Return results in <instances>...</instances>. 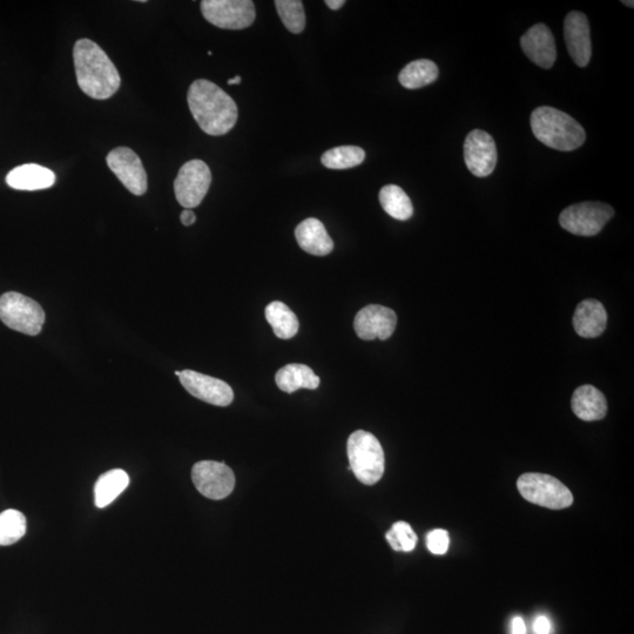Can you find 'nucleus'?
Masks as SVG:
<instances>
[{
    "label": "nucleus",
    "instance_id": "obj_1",
    "mask_svg": "<svg viewBox=\"0 0 634 634\" xmlns=\"http://www.w3.org/2000/svg\"><path fill=\"white\" fill-rule=\"evenodd\" d=\"M77 83L86 96L106 100L120 89L121 78L106 52L90 39H80L73 49Z\"/></svg>",
    "mask_w": 634,
    "mask_h": 634
},
{
    "label": "nucleus",
    "instance_id": "obj_2",
    "mask_svg": "<svg viewBox=\"0 0 634 634\" xmlns=\"http://www.w3.org/2000/svg\"><path fill=\"white\" fill-rule=\"evenodd\" d=\"M187 101L193 118L208 136H225L238 121L235 101L209 80H195L188 90Z\"/></svg>",
    "mask_w": 634,
    "mask_h": 634
},
{
    "label": "nucleus",
    "instance_id": "obj_3",
    "mask_svg": "<svg viewBox=\"0 0 634 634\" xmlns=\"http://www.w3.org/2000/svg\"><path fill=\"white\" fill-rule=\"evenodd\" d=\"M530 123L535 137L553 150L571 152L585 143L583 126L569 114L553 107H538L532 112Z\"/></svg>",
    "mask_w": 634,
    "mask_h": 634
},
{
    "label": "nucleus",
    "instance_id": "obj_4",
    "mask_svg": "<svg viewBox=\"0 0 634 634\" xmlns=\"http://www.w3.org/2000/svg\"><path fill=\"white\" fill-rule=\"evenodd\" d=\"M349 469L364 485H374L380 482L386 458L379 440L368 431L357 430L350 435L347 445Z\"/></svg>",
    "mask_w": 634,
    "mask_h": 634
},
{
    "label": "nucleus",
    "instance_id": "obj_5",
    "mask_svg": "<svg viewBox=\"0 0 634 634\" xmlns=\"http://www.w3.org/2000/svg\"><path fill=\"white\" fill-rule=\"evenodd\" d=\"M0 320L16 332L36 336L42 332L45 313L35 300L9 292L0 296Z\"/></svg>",
    "mask_w": 634,
    "mask_h": 634
},
{
    "label": "nucleus",
    "instance_id": "obj_6",
    "mask_svg": "<svg viewBox=\"0 0 634 634\" xmlns=\"http://www.w3.org/2000/svg\"><path fill=\"white\" fill-rule=\"evenodd\" d=\"M517 488L526 501L539 507L562 510L573 503L571 491L550 475L524 474L518 478Z\"/></svg>",
    "mask_w": 634,
    "mask_h": 634
},
{
    "label": "nucleus",
    "instance_id": "obj_7",
    "mask_svg": "<svg viewBox=\"0 0 634 634\" xmlns=\"http://www.w3.org/2000/svg\"><path fill=\"white\" fill-rule=\"evenodd\" d=\"M615 209L604 202L586 201L565 208L559 215V224L566 232L579 236H595L602 232Z\"/></svg>",
    "mask_w": 634,
    "mask_h": 634
},
{
    "label": "nucleus",
    "instance_id": "obj_8",
    "mask_svg": "<svg viewBox=\"0 0 634 634\" xmlns=\"http://www.w3.org/2000/svg\"><path fill=\"white\" fill-rule=\"evenodd\" d=\"M201 12L207 22L225 30H244L255 20L251 0H204Z\"/></svg>",
    "mask_w": 634,
    "mask_h": 634
},
{
    "label": "nucleus",
    "instance_id": "obj_9",
    "mask_svg": "<svg viewBox=\"0 0 634 634\" xmlns=\"http://www.w3.org/2000/svg\"><path fill=\"white\" fill-rule=\"evenodd\" d=\"M212 184V172L201 160H191L182 165L174 181V193L179 204L192 209L205 199Z\"/></svg>",
    "mask_w": 634,
    "mask_h": 634
},
{
    "label": "nucleus",
    "instance_id": "obj_10",
    "mask_svg": "<svg viewBox=\"0 0 634 634\" xmlns=\"http://www.w3.org/2000/svg\"><path fill=\"white\" fill-rule=\"evenodd\" d=\"M192 481L202 496L220 501L232 494L235 475L225 463L201 461L192 469Z\"/></svg>",
    "mask_w": 634,
    "mask_h": 634
},
{
    "label": "nucleus",
    "instance_id": "obj_11",
    "mask_svg": "<svg viewBox=\"0 0 634 634\" xmlns=\"http://www.w3.org/2000/svg\"><path fill=\"white\" fill-rule=\"evenodd\" d=\"M107 166L116 175L128 191L134 195L147 192V173L139 155L128 147L114 148L107 155Z\"/></svg>",
    "mask_w": 634,
    "mask_h": 634
},
{
    "label": "nucleus",
    "instance_id": "obj_12",
    "mask_svg": "<svg viewBox=\"0 0 634 634\" xmlns=\"http://www.w3.org/2000/svg\"><path fill=\"white\" fill-rule=\"evenodd\" d=\"M497 147L489 133L474 130L464 141V161L468 170L478 178L489 177L497 164Z\"/></svg>",
    "mask_w": 634,
    "mask_h": 634
},
{
    "label": "nucleus",
    "instance_id": "obj_13",
    "mask_svg": "<svg viewBox=\"0 0 634 634\" xmlns=\"http://www.w3.org/2000/svg\"><path fill=\"white\" fill-rule=\"evenodd\" d=\"M178 377L182 387L195 399L217 407H228L234 400L231 386L215 377L193 372V370H184Z\"/></svg>",
    "mask_w": 634,
    "mask_h": 634
},
{
    "label": "nucleus",
    "instance_id": "obj_14",
    "mask_svg": "<svg viewBox=\"0 0 634 634\" xmlns=\"http://www.w3.org/2000/svg\"><path fill=\"white\" fill-rule=\"evenodd\" d=\"M397 316L394 310L379 305H369L355 316L354 329L364 341H386L394 334Z\"/></svg>",
    "mask_w": 634,
    "mask_h": 634
},
{
    "label": "nucleus",
    "instance_id": "obj_15",
    "mask_svg": "<svg viewBox=\"0 0 634 634\" xmlns=\"http://www.w3.org/2000/svg\"><path fill=\"white\" fill-rule=\"evenodd\" d=\"M564 38L573 62L588 66L592 55L589 19L583 12L572 11L565 18Z\"/></svg>",
    "mask_w": 634,
    "mask_h": 634
},
{
    "label": "nucleus",
    "instance_id": "obj_16",
    "mask_svg": "<svg viewBox=\"0 0 634 634\" xmlns=\"http://www.w3.org/2000/svg\"><path fill=\"white\" fill-rule=\"evenodd\" d=\"M521 46L525 56L542 69L549 70L556 62L555 38L545 24H536L526 31L521 38Z\"/></svg>",
    "mask_w": 634,
    "mask_h": 634
},
{
    "label": "nucleus",
    "instance_id": "obj_17",
    "mask_svg": "<svg viewBox=\"0 0 634 634\" xmlns=\"http://www.w3.org/2000/svg\"><path fill=\"white\" fill-rule=\"evenodd\" d=\"M606 326L607 313L602 303L593 299L579 303L573 315V327L580 337L595 339L605 332Z\"/></svg>",
    "mask_w": 634,
    "mask_h": 634
},
{
    "label": "nucleus",
    "instance_id": "obj_18",
    "mask_svg": "<svg viewBox=\"0 0 634 634\" xmlns=\"http://www.w3.org/2000/svg\"><path fill=\"white\" fill-rule=\"evenodd\" d=\"M55 182L56 174L49 168L37 164L18 166L6 177V184L18 191L47 190L55 185Z\"/></svg>",
    "mask_w": 634,
    "mask_h": 634
},
{
    "label": "nucleus",
    "instance_id": "obj_19",
    "mask_svg": "<svg viewBox=\"0 0 634 634\" xmlns=\"http://www.w3.org/2000/svg\"><path fill=\"white\" fill-rule=\"evenodd\" d=\"M296 241L303 251L315 256H326L333 252L334 242L320 220L310 218L295 229Z\"/></svg>",
    "mask_w": 634,
    "mask_h": 634
},
{
    "label": "nucleus",
    "instance_id": "obj_20",
    "mask_svg": "<svg viewBox=\"0 0 634 634\" xmlns=\"http://www.w3.org/2000/svg\"><path fill=\"white\" fill-rule=\"evenodd\" d=\"M572 410L580 420L600 421L607 414V402L602 391L593 386L579 387L572 396Z\"/></svg>",
    "mask_w": 634,
    "mask_h": 634
},
{
    "label": "nucleus",
    "instance_id": "obj_21",
    "mask_svg": "<svg viewBox=\"0 0 634 634\" xmlns=\"http://www.w3.org/2000/svg\"><path fill=\"white\" fill-rule=\"evenodd\" d=\"M276 386L287 394H293L299 389L315 390L320 387V377L306 364H288L279 370L275 376Z\"/></svg>",
    "mask_w": 634,
    "mask_h": 634
},
{
    "label": "nucleus",
    "instance_id": "obj_22",
    "mask_svg": "<svg viewBox=\"0 0 634 634\" xmlns=\"http://www.w3.org/2000/svg\"><path fill=\"white\" fill-rule=\"evenodd\" d=\"M128 484H130V477L124 470L113 469L101 475L94 487V502L97 507L100 509L109 507L117 497L123 494Z\"/></svg>",
    "mask_w": 634,
    "mask_h": 634
},
{
    "label": "nucleus",
    "instance_id": "obj_23",
    "mask_svg": "<svg viewBox=\"0 0 634 634\" xmlns=\"http://www.w3.org/2000/svg\"><path fill=\"white\" fill-rule=\"evenodd\" d=\"M266 319L279 339L289 340L298 334L300 323L298 317L285 303L274 301L266 308Z\"/></svg>",
    "mask_w": 634,
    "mask_h": 634
},
{
    "label": "nucleus",
    "instance_id": "obj_24",
    "mask_svg": "<svg viewBox=\"0 0 634 634\" xmlns=\"http://www.w3.org/2000/svg\"><path fill=\"white\" fill-rule=\"evenodd\" d=\"M438 67L428 59L415 60L408 64L399 74V82L408 90L422 89L436 82Z\"/></svg>",
    "mask_w": 634,
    "mask_h": 634
},
{
    "label": "nucleus",
    "instance_id": "obj_25",
    "mask_svg": "<svg viewBox=\"0 0 634 634\" xmlns=\"http://www.w3.org/2000/svg\"><path fill=\"white\" fill-rule=\"evenodd\" d=\"M384 212L399 221H407L414 215V206L407 193L396 185L384 186L380 192Z\"/></svg>",
    "mask_w": 634,
    "mask_h": 634
},
{
    "label": "nucleus",
    "instance_id": "obj_26",
    "mask_svg": "<svg viewBox=\"0 0 634 634\" xmlns=\"http://www.w3.org/2000/svg\"><path fill=\"white\" fill-rule=\"evenodd\" d=\"M366 159V152L357 146L332 148L322 155L321 163L330 170H348L359 166Z\"/></svg>",
    "mask_w": 634,
    "mask_h": 634
},
{
    "label": "nucleus",
    "instance_id": "obj_27",
    "mask_svg": "<svg viewBox=\"0 0 634 634\" xmlns=\"http://www.w3.org/2000/svg\"><path fill=\"white\" fill-rule=\"evenodd\" d=\"M26 534V517L18 510H5L0 514V546L20 541Z\"/></svg>",
    "mask_w": 634,
    "mask_h": 634
},
{
    "label": "nucleus",
    "instance_id": "obj_28",
    "mask_svg": "<svg viewBox=\"0 0 634 634\" xmlns=\"http://www.w3.org/2000/svg\"><path fill=\"white\" fill-rule=\"evenodd\" d=\"M275 6L289 32L299 35L305 30L306 13L301 0H276Z\"/></svg>",
    "mask_w": 634,
    "mask_h": 634
},
{
    "label": "nucleus",
    "instance_id": "obj_29",
    "mask_svg": "<svg viewBox=\"0 0 634 634\" xmlns=\"http://www.w3.org/2000/svg\"><path fill=\"white\" fill-rule=\"evenodd\" d=\"M387 541L395 551L411 552L416 548L417 535L406 522H397L386 535Z\"/></svg>",
    "mask_w": 634,
    "mask_h": 634
},
{
    "label": "nucleus",
    "instance_id": "obj_30",
    "mask_svg": "<svg viewBox=\"0 0 634 634\" xmlns=\"http://www.w3.org/2000/svg\"><path fill=\"white\" fill-rule=\"evenodd\" d=\"M449 545L450 537L448 531L436 529L429 532L427 546L429 551L434 553V555H445L449 550Z\"/></svg>",
    "mask_w": 634,
    "mask_h": 634
},
{
    "label": "nucleus",
    "instance_id": "obj_31",
    "mask_svg": "<svg viewBox=\"0 0 634 634\" xmlns=\"http://www.w3.org/2000/svg\"><path fill=\"white\" fill-rule=\"evenodd\" d=\"M534 629L536 634H550L551 623L545 616H539L535 620Z\"/></svg>",
    "mask_w": 634,
    "mask_h": 634
},
{
    "label": "nucleus",
    "instance_id": "obj_32",
    "mask_svg": "<svg viewBox=\"0 0 634 634\" xmlns=\"http://www.w3.org/2000/svg\"><path fill=\"white\" fill-rule=\"evenodd\" d=\"M180 220L182 225L192 226L194 222L197 221V215H195L192 209H185V211L180 215Z\"/></svg>",
    "mask_w": 634,
    "mask_h": 634
},
{
    "label": "nucleus",
    "instance_id": "obj_33",
    "mask_svg": "<svg viewBox=\"0 0 634 634\" xmlns=\"http://www.w3.org/2000/svg\"><path fill=\"white\" fill-rule=\"evenodd\" d=\"M512 634H526V626L521 617L512 620Z\"/></svg>",
    "mask_w": 634,
    "mask_h": 634
},
{
    "label": "nucleus",
    "instance_id": "obj_34",
    "mask_svg": "<svg viewBox=\"0 0 634 634\" xmlns=\"http://www.w3.org/2000/svg\"><path fill=\"white\" fill-rule=\"evenodd\" d=\"M326 5L330 10H339L345 5V0H326Z\"/></svg>",
    "mask_w": 634,
    "mask_h": 634
},
{
    "label": "nucleus",
    "instance_id": "obj_35",
    "mask_svg": "<svg viewBox=\"0 0 634 634\" xmlns=\"http://www.w3.org/2000/svg\"><path fill=\"white\" fill-rule=\"evenodd\" d=\"M241 82H242L241 77L240 76H236L233 79H229L227 84L228 85H239V84H241Z\"/></svg>",
    "mask_w": 634,
    "mask_h": 634
},
{
    "label": "nucleus",
    "instance_id": "obj_36",
    "mask_svg": "<svg viewBox=\"0 0 634 634\" xmlns=\"http://www.w3.org/2000/svg\"><path fill=\"white\" fill-rule=\"evenodd\" d=\"M623 4H625L626 6H629V8H634V3L633 2H625V0H623L622 2Z\"/></svg>",
    "mask_w": 634,
    "mask_h": 634
}]
</instances>
